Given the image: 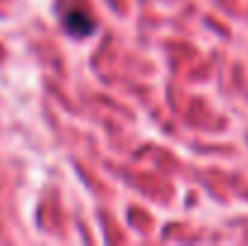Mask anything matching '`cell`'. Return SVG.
<instances>
[{"mask_svg": "<svg viewBox=\"0 0 248 246\" xmlns=\"http://www.w3.org/2000/svg\"><path fill=\"white\" fill-rule=\"evenodd\" d=\"M63 24H65V29L73 36H89L94 32V27H96L94 19L82 10H65L63 12Z\"/></svg>", "mask_w": 248, "mask_h": 246, "instance_id": "obj_1", "label": "cell"}]
</instances>
